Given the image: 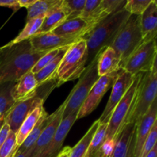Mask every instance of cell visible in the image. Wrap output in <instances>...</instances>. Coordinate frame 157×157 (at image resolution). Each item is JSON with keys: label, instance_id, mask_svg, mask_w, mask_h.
I'll return each instance as SVG.
<instances>
[{"label": "cell", "instance_id": "obj_1", "mask_svg": "<svg viewBox=\"0 0 157 157\" xmlns=\"http://www.w3.org/2000/svg\"><path fill=\"white\" fill-rule=\"evenodd\" d=\"M47 52L32 48L29 40L0 48V84L17 82L32 71L38 60Z\"/></svg>", "mask_w": 157, "mask_h": 157}, {"label": "cell", "instance_id": "obj_2", "mask_svg": "<svg viewBox=\"0 0 157 157\" xmlns=\"http://www.w3.org/2000/svg\"><path fill=\"white\" fill-rule=\"evenodd\" d=\"M130 16L125 9H122L103 19L83 37L87 44V65L101 51L111 45Z\"/></svg>", "mask_w": 157, "mask_h": 157}, {"label": "cell", "instance_id": "obj_3", "mask_svg": "<svg viewBox=\"0 0 157 157\" xmlns=\"http://www.w3.org/2000/svg\"><path fill=\"white\" fill-rule=\"evenodd\" d=\"M88 61L86 41L80 38L69 47L57 71V87L81 78Z\"/></svg>", "mask_w": 157, "mask_h": 157}, {"label": "cell", "instance_id": "obj_4", "mask_svg": "<svg viewBox=\"0 0 157 157\" xmlns=\"http://www.w3.org/2000/svg\"><path fill=\"white\" fill-rule=\"evenodd\" d=\"M57 87V81H48L39 85L36 94L24 101L16 102L5 115V123L10 127L11 131L16 133L26 117L36 107L43 105L52 90Z\"/></svg>", "mask_w": 157, "mask_h": 157}, {"label": "cell", "instance_id": "obj_5", "mask_svg": "<svg viewBox=\"0 0 157 157\" xmlns=\"http://www.w3.org/2000/svg\"><path fill=\"white\" fill-rule=\"evenodd\" d=\"M144 43L140 27V15H130L110 47L121 59V67L127 58Z\"/></svg>", "mask_w": 157, "mask_h": 157}, {"label": "cell", "instance_id": "obj_6", "mask_svg": "<svg viewBox=\"0 0 157 157\" xmlns=\"http://www.w3.org/2000/svg\"><path fill=\"white\" fill-rule=\"evenodd\" d=\"M101 52L86 67L85 71L79 78L78 83L67 96V103L63 113V117H66L72 113H78L93 86L99 79L98 62Z\"/></svg>", "mask_w": 157, "mask_h": 157}, {"label": "cell", "instance_id": "obj_7", "mask_svg": "<svg viewBox=\"0 0 157 157\" xmlns=\"http://www.w3.org/2000/svg\"><path fill=\"white\" fill-rule=\"evenodd\" d=\"M157 98V73H144L138 87L137 94L126 124L137 121L147 113Z\"/></svg>", "mask_w": 157, "mask_h": 157}, {"label": "cell", "instance_id": "obj_8", "mask_svg": "<svg viewBox=\"0 0 157 157\" xmlns=\"http://www.w3.org/2000/svg\"><path fill=\"white\" fill-rule=\"evenodd\" d=\"M144 74H138L135 76V79L132 85L130 86L122 100L115 107L109 121L105 140H115L118 133L121 132L124 126L126 124L127 119L131 110L135 98L137 94L139 84Z\"/></svg>", "mask_w": 157, "mask_h": 157}, {"label": "cell", "instance_id": "obj_9", "mask_svg": "<svg viewBox=\"0 0 157 157\" xmlns=\"http://www.w3.org/2000/svg\"><path fill=\"white\" fill-rule=\"evenodd\" d=\"M156 49V38L144 42L127 58L121 68L134 76L138 74L150 72Z\"/></svg>", "mask_w": 157, "mask_h": 157}, {"label": "cell", "instance_id": "obj_10", "mask_svg": "<svg viewBox=\"0 0 157 157\" xmlns=\"http://www.w3.org/2000/svg\"><path fill=\"white\" fill-rule=\"evenodd\" d=\"M135 76L130 75L123 68L120 69L117 78L112 86V91L108 102L101 117L98 119L100 124H108L115 107L132 85L135 79Z\"/></svg>", "mask_w": 157, "mask_h": 157}, {"label": "cell", "instance_id": "obj_11", "mask_svg": "<svg viewBox=\"0 0 157 157\" xmlns=\"http://www.w3.org/2000/svg\"><path fill=\"white\" fill-rule=\"evenodd\" d=\"M118 72L119 70L107 75L100 77L98 81L93 86L88 96L87 97L84 104H82L81 109L78 111L77 119L85 117L98 107L103 97L107 93V90L112 87L113 83L116 81Z\"/></svg>", "mask_w": 157, "mask_h": 157}, {"label": "cell", "instance_id": "obj_12", "mask_svg": "<svg viewBox=\"0 0 157 157\" xmlns=\"http://www.w3.org/2000/svg\"><path fill=\"white\" fill-rule=\"evenodd\" d=\"M157 119V98L148 109L147 113L136 124L134 157H140L143 147L147 136Z\"/></svg>", "mask_w": 157, "mask_h": 157}, {"label": "cell", "instance_id": "obj_13", "mask_svg": "<svg viewBox=\"0 0 157 157\" xmlns=\"http://www.w3.org/2000/svg\"><path fill=\"white\" fill-rule=\"evenodd\" d=\"M136 124H126L115 138V145L110 157H134Z\"/></svg>", "mask_w": 157, "mask_h": 157}, {"label": "cell", "instance_id": "obj_14", "mask_svg": "<svg viewBox=\"0 0 157 157\" xmlns=\"http://www.w3.org/2000/svg\"><path fill=\"white\" fill-rule=\"evenodd\" d=\"M78 113H72L66 117H63L53 139L52 140L46 148L36 157H56L62 150L63 144L64 142L67 133L71 128L77 121Z\"/></svg>", "mask_w": 157, "mask_h": 157}, {"label": "cell", "instance_id": "obj_15", "mask_svg": "<svg viewBox=\"0 0 157 157\" xmlns=\"http://www.w3.org/2000/svg\"><path fill=\"white\" fill-rule=\"evenodd\" d=\"M67 98H66L64 102L54 113L55 116H54L52 121L45 127V129L43 130L38 139L37 140L35 145L32 147L31 154L29 157H36L37 156H38L46 148V147L48 145L49 143L52 141V140L53 139L55 133H56V130H58V127H59L60 124L62 121L63 113H64V110L65 109L66 105H67Z\"/></svg>", "mask_w": 157, "mask_h": 157}, {"label": "cell", "instance_id": "obj_16", "mask_svg": "<svg viewBox=\"0 0 157 157\" xmlns=\"http://www.w3.org/2000/svg\"><path fill=\"white\" fill-rule=\"evenodd\" d=\"M79 39L67 38L62 36H58L52 32H48L36 35L29 40L34 50L37 52H48L55 49L71 45Z\"/></svg>", "mask_w": 157, "mask_h": 157}, {"label": "cell", "instance_id": "obj_17", "mask_svg": "<svg viewBox=\"0 0 157 157\" xmlns=\"http://www.w3.org/2000/svg\"><path fill=\"white\" fill-rule=\"evenodd\" d=\"M95 25L81 18L66 20L55 29L52 33L67 38H82Z\"/></svg>", "mask_w": 157, "mask_h": 157}, {"label": "cell", "instance_id": "obj_18", "mask_svg": "<svg viewBox=\"0 0 157 157\" xmlns=\"http://www.w3.org/2000/svg\"><path fill=\"white\" fill-rule=\"evenodd\" d=\"M38 87L35 75L30 71L15 82L12 90V98L15 103L24 101L36 94Z\"/></svg>", "mask_w": 157, "mask_h": 157}, {"label": "cell", "instance_id": "obj_19", "mask_svg": "<svg viewBox=\"0 0 157 157\" xmlns=\"http://www.w3.org/2000/svg\"><path fill=\"white\" fill-rule=\"evenodd\" d=\"M140 27L144 42L157 38V7L153 0L140 15Z\"/></svg>", "mask_w": 157, "mask_h": 157}, {"label": "cell", "instance_id": "obj_20", "mask_svg": "<svg viewBox=\"0 0 157 157\" xmlns=\"http://www.w3.org/2000/svg\"><path fill=\"white\" fill-rule=\"evenodd\" d=\"M121 59L111 47H107L100 53L98 62V75L100 77L117 71L121 69Z\"/></svg>", "mask_w": 157, "mask_h": 157}, {"label": "cell", "instance_id": "obj_21", "mask_svg": "<svg viewBox=\"0 0 157 157\" xmlns=\"http://www.w3.org/2000/svg\"><path fill=\"white\" fill-rule=\"evenodd\" d=\"M44 110H45L44 108V106H39V107H36L23 121L22 124L19 127L17 133H15L18 148L23 144L25 140L27 138V136L35 128L39 120L41 119Z\"/></svg>", "mask_w": 157, "mask_h": 157}, {"label": "cell", "instance_id": "obj_22", "mask_svg": "<svg viewBox=\"0 0 157 157\" xmlns=\"http://www.w3.org/2000/svg\"><path fill=\"white\" fill-rule=\"evenodd\" d=\"M61 1L55 9H52L45 15L42 25L36 35L53 32L56 28L61 25L67 20V15L61 7Z\"/></svg>", "mask_w": 157, "mask_h": 157}, {"label": "cell", "instance_id": "obj_23", "mask_svg": "<svg viewBox=\"0 0 157 157\" xmlns=\"http://www.w3.org/2000/svg\"><path fill=\"white\" fill-rule=\"evenodd\" d=\"M71 45H67L65 46V47L61 48L58 55L50 63H48L45 67H43L40 71L35 74V76L37 81H38V85H41V84L48 82V81L56 80L57 71H58V67H59L63 57L65 55L66 52H67V49L69 48Z\"/></svg>", "mask_w": 157, "mask_h": 157}, {"label": "cell", "instance_id": "obj_24", "mask_svg": "<svg viewBox=\"0 0 157 157\" xmlns=\"http://www.w3.org/2000/svg\"><path fill=\"white\" fill-rule=\"evenodd\" d=\"M54 116H55V113H52V114L48 115L47 112L44 110L42 116H41V119L39 120V121H38V124H36L35 128H34L33 130L31 132L30 134L27 136V138L25 140L23 144L17 149L16 152H15V153H21L26 151V150H30V149L35 145L37 140L38 139V137L40 136L41 133H42L43 130H44V129H45V127L50 124V122L54 118Z\"/></svg>", "mask_w": 157, "mask_h": 157}, {"label": "cell", "instance_id": "obj_25", "mask_svg": "<svg viewBox=\"0 0 157 157\" xmlns=\"http://www.w3.org/2000/svg\"><path fill=\"white\" fill-rule=\"evenodd\" d=\"M100 125L99 121H96L93 123L89 130L82 137V139L71 148L69 157H85L87 150L90 146V142L94 137V135L96 133L98 127Z\"/></svg>", "mask_w": 157, "mask_h": 157}, {"label": "cell", "instance_id": "obj_26", "mask_svg": "<svg viewBox=\"0 0 157 157\" xmlns=\"http://www.w3.org/2000/svg\"><path fill=\"white\" fill-rule=\"evenodd\" d=\"M61 0H36L32 6L27 9L26 21L40 16H45L55 9Z\"/></svg>", "mask_w": 157, "mask_h": 157}, {"label": "cell", "instance_id": "obj_27", "mask_svg": "<svg viewBox=\"0 0 157 157\" xmlns=\"http://www.w3.org/2000/svg\"><path fill=\"white\" fill-rule=\"evenodd\" d=\"M44 17L45 16L37 17V18H32V19L26 21V25H25L22 31L17 35V37H15V38H14L7 44L11 45V44H17V43L21 42L23 41L30 39L32 37L35 36L41 28Z\"/></svg>", "mask_w": 157, "mask_h": 157}, {"label": "cell", "instance_id": "obj_28", "mask_svg": "<svg viewBox=\"0 0 157 157\" xmlns=\"http://www.w3.org/2000/svg\"><path fill=\"white\" fill-rule=\"evenodd\" d=\"M15 82L0 84V117H4L15 104L12 90Z\"/></svg>", "mask_w": 157, "mask_h": 157}, {"label": "cell", "instance_id": "obj_29", "mask_svg": "<svg viewBox=\"0 0 157 157\" xmlns=\"http://www.w3.org/2000/svg\"><path fill=\"white\" fill-rule=\"evenodd\" d=\"M108 124H100L96 133L90 142L85 157H94L106 140V133Z\"/></svg>", "mask_w": 157, "mask_h": 157}, {"label": "cell", "instance_id": "obj_30", "mask_svg": "<svg viewBox=\"0 0 157 157\" xmlns=\"http://www.w3.org/2000/svg\"><path fill=\"white\" fill-rule=\"evenodd\" d=\"M86 0H62L61 7L67 13V20L78 18L85 6Z\"/></svg>", "mask_w": 157, "mask_h": 157}, {"label": "cell", "instance_id": "obj_31", "mask_svg": "<svg viewBox=\"0 0 157 157\" xmlns=\"http://www.w3.org/2000/svg\"><path fill=\"white\" fill-rule=\"evenodd\" d=\"M18 147L16 144L15 133L10 131L7 139L0 147V157H12L16 152Z\"/></svg>", "mask_w": 157, "mask_h": 157}, {"label": "cell", "instance_id": "obj_32", "mask_svg": "<svg viewBox=\"0 0 157 157\" xmlns=\"http://www.w3.org/2000/svg\"><path fill=\"white\" fill-rule=\"evenodd\" d=\"M151 2L152 0H127L124 9L130 15H141Z\"/></svg>", "mask_w": 157, "mask_h": 157}, {"label": "cell", "instance_id": "obj_33", "mask_svg": "<svg viewBox=\"0 0 157 157\" xmlns=\"http://www.w3.org/2000/svg\"><path fill=\"white\" fill-rule=\"evenodd\" d=\"M127 0H101V6L107 16L124 9Z\"/></svg>", "mask_w": 157, "mask_h": 157}, {"label": "cell", "instance_id": "obj_34", "mask_svg": "<svg viewBox=\"0 0 157 157\" xmlns=\"http://www.w3.org/2000/svg\"><path fill=\"white\" fill-rule=\"evenodd\" d=\"M157 144V119L153 125V128L150 130V133L147 136L144 143V147H143L142 153L140 157H146L148 153L153 149V147Z\"/></svg>", "mask_w": 157, "mask_h": 157}, {"label": "cell", "instance_id": "obj_35", "mask_svg": "<svg viewBox=\"0 0 157 157\" xmlns=\"http://www.w3.org/2000/svg\"><path fill=\"white\" fill-rule=\"evenodd\" d=\"M61 48L55 49V50L50 51V52H48L44 56L41 57L39 60L38 61V62L35 64V65L34 66L33 68L32 69V72L35 75V74L38 73V71L41 70L43 67H45L48 63H50L55 57L58 55V54L59 53Z\"/></svg>", "mask_w": 157, "mask_h": 157}, {"label": "cell", "instance_id": "obj_36", "mask_svg": "<svg viewBox=\"0 0 157 157\" xmlns=\"http://www.w3.org/2000/svg\"><path fill=\"white\" fill-rule=\"evenodd\" d=\"M101 2V0H86L84 9L78 18H81L86 21L88 20V18L91 16L94 11L98 7Z\"/></svg>", "mask_w": 157, "mask_h": 157}, {"label": "cell", "instance_id": "obj_37", "mask_svg": "<svg viewBox=\"0 0 157 157\" xmlns=\"http://www.w3.org/2000/svg\"><path fill=\"white\" fill-rule=\"evenodd\" d=\"M0 6L11 8L14 11H16L20 9L18 0H0Z\"/></svg>", "mask_w": 157, "mask_h": 157}, {"label": "cell", "instance_id": "obj_38", "mask_svg": "<svg viewBox=\"0 0 157 157\" xmlns=\"http://www.w3.org/2000/svg\"><path fill=\"white\" fill-rule=\"evenodd\" d=\"M11 130L9 126L7 124H5L4 126L2 127V130H0V147L2 146L5 141L7 139L8 136H9V133H10Z\"/></svg>", "mask_w": 157, "mask_h": 157}, {"label": "cell", "instance_id": "obj_39", "mask_svg": "<svg viewBox=\"0 0 157 157\" xmlns=\"http://www.w3.org/2000/svg\"><path fill=\"white\" fill-rule=\"evenodd\" d=\"M35 1L36 0H18V3L19 5L20 8L24 7L28 9L31 6H32L35 2Z\"/></svg>", "mask_w": 157, "mask_h": 157}, {"label": "cell", "instance_id": "obj_40", "mask_svg": "<svg viewBox=\"0 0 157 157\" xmlns=\"http://www.w3.org/2000/svg\"><path fill=\"white\" fill-rule=\"evenodd\" d=\"M71 150V148L70 147H64V148H63L62 150L60 151V153H58V156L56 157H69Z\"/></svg>", "mask_w": 157, "mask_h": 157}, {"label": "cell", "instance_id": "obj_41", "mask_svg": "<svg viewBox=\"0 0 157 157\" xmlns=\"http://www.w3.org/2000/svg\"><path fill=\"white\" fill-rule=\"evenodd\" d=\"M150 73L153 74V75H155V74L157 73V49L156 54H155L154 60H153V67H152L151 71H150Z\"/></svg>", "mask_w": 157, "mask_h": 157}, {"label": "cell", "instance_id": "obj_42", "mask_svg": "<svg viewBox=\"0 0 157 157\" xmlns=\"http://www.w3.org/2000/svg\"><path fill=\"white\" fill-rule=\"evenodd\" d=\"M31 150H32V148H31L30 150L23 152V153H15L14 156L12 157H29V156H30L31 154Z\"/></svg>", "mask_w": 157, "mask_h": 157}, {"label": "cell", "instance_id": "obj_43", "mask_svg": "<svg viewBox=\"0 0 157 157\" xmlns=\"http://www.w3.org/2000/svg\"><path fill=\"white\" fill-rule=\"evenodd\" d=\"M146 157H157V144Z\"/></svg>", "mask_w": 157, "mask_h": 157}, {"label": "cell", "instance_id": "obj_44", "mask_svg": "<svg viewBox=\"0 0 157 157\" xmlns=\"http://www.w3.org/2000/svg\"><path fill=\"white\" fill-rule=\"evenodd\" d=\"M5 124H6V123H5L4 117H3L2 118H1V119H0V130H2V127L4 126Z\"/></svg>", "mask_w": 157, "mask_h": 157}, {"label": "cell", "instance_id": "obj_45", "mask_svg": "<svg viewBox=\"0 0 157 157\" xmlns=\"http://www.w3.org/2000/svg\"><path fill=\"white\" fill-rule=\"evenodd\" d=\"M153 3L156 5V6L157 7V0H153Z\"/></svg>", "mask_w": 157, "mask_h": 157}, {"label": "cell", "instance_id": "obj_46", "mask_svg": "<svg viewBox=\"0 0 157 157\" xmlns=\"http://www.w3.org/2000/svg\"><path fill=\"white\" fill-rule=\"evenodd\" d=\"M5 117V116H4ZM3 117H0V119H1V118H2Z\"/></svg>", "mask_w": 157, "mask_h": 157}]
</instances>
